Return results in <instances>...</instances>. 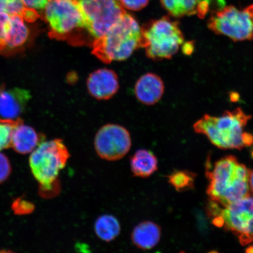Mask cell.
Segmentation results:
<instances>
[{
	"label": "cell",
	"instance_id": "16",
	"mask_svg": "<svg viewBox=\"0 0 253 253\" xmlns=\"http://www.w3.org/2000/svg\"><path fill=\"white\" fill-rule=\"evenodd\" d=\"M161 235L160 227L150 221H144L136 226L131 233V241L138 249L147 251L156 246Z\"/></svg>",
	"mask_w": 253,
	"mask_h": 253
},
{
	"label": "cell",
	"instance_id": "3",
	"mask_svg": "<svg viewBox=\"0 0 253 253\" xmlns=\"http://www.w3.org/2000/svg\"><path fill=\"white\" fill-rule=\"evenodd\" d=\"M141 28L126 12L103 36L93 41L92 52L104 63L125 61L141 47Z\"/></svg>",
	"mask_w": 253,
	"mask_h": 253
},
{
	"label": "cell",
	"instance_id": "18",
	"mask_svg": "<svg viewBox=\"0 0 253 253\" xmlns=\"http://www.w3.org/2000/svg\"><path fill=\"white\" fill-rule=\"evenodd\" d=\"M130 166L134 176L148 178L158 169L157 158L151 151L138 150L131 158Z\"/></svg>",
	"mask_w": 253,
	"mask_h": 253
},
{
	"label": "cell",
	"instance_id": "2",
	"mask_svg": "<svg viewBox=\"0 0 253 253\" xmlns=\"http://www.w3.org/2000/svg\"><path fill=\"white\" fill-rule=\"evenodd\" d=\"M251 119V116L237 107L219 117L205 115L195 123L194 128L220 149L241 150L253 144V135L245 131Z\"/></svg>",
	"mask_w": 253,
	"mask_h": 253
},
{
	"label": "cell",
	"instance_id": "14",
	"mask_svg": "<svg viewBox=\"0 0 253 253\" xmlns=\"http://www.w3.org/2000/svg\"><path fill=\"white\" fill-rule=\"evenodd\" d=\"M160 2L168 13L176 18L195 15L204 18L211 5V0H160Z\"/></svg>",
	"mask_w": 253,
	"mask_h": 253
},
{
	"label": "cell",
	"instance_id": "30",
	"mask_svg": "<svg viewBox=\"0 0 253 253\" xmlns=\"http://www.w3.org/2000/svg\"><path fill=\"white\" fill-rule=\"evenodd\" d=\"M246 252L247 253H253V246H252L251 247H249V248H248V249L246 250Z\"/></svg>",
	"mask_w": 253,
	"mask_h": 253
},
{
	"label": "cell",
	"instance_id": "29",
	"mask_svg": "<svg viewBox=\"0 0 253 253\" xmlns=\"http://www.w3.org/2000/svg\"><path fill=\"white\" fill-rule=\"evenodd\" d=\"M249 184L251 191L253 193V171L251 172V175H250Z\"/></svg>",
	"mask_w": 253,
	"mask_h": 253
},
{
	"label": "cell",
	"instance_id": "24",
	"mask_svg": "<svg viewBox=\"0 0 253 253\" xmlns=\"http://www.w3.org/2000/svg\"><path fill=\"white\" fill-rule=\"evenodd\" d=\"M125 9L131 11H140L148 4L149 0H120Z\"/></svg>",
	"mask_w": 253,
	"mask_h": 253
},
{
	"label": "cell",
	"instance_id": "28",
	"mask_svg": "<svg viewBox=\"0 0 253 253\" xmlns=\"http://www.w3.org/2000/svg\"><path fill=\"white\" fill-rule=\"evenodd\" d=\"M181 47L182 52L184 53L185 55H191L195 49L194 42L191 41V42L183 43Z\"/></svg>",
	"mask_w": 253,
	"mask_h": 253
},
{
	"label": "cell",
	"instance_id": "26",
	"mask_svg": "<svg viewBox=\"0 0 253 253\" xmlns=\"http://www.w3.org/2000/svg\"><path fill=\"white\" fill-rule=\"evenodd\" d=\"M50 0H23L25 7L37 10H45Z\"/></svg>",
	"mask_w": 253,
	"mask_h": 253
},
{
	"label": "cell",
	"instance_id": "20",
	"mask_svg": "<svg viewBox=\"0 0 253 253\" xmlns=\"http://www.w3.org/2000/svg\"><path fill=\"white\" fill-rule=\"evenodd\" d=\"M195 174L187 170H177L168 177L169 181L177 191L182 192L194 188Z\"/></svg>",
	"mask_w": 253,
	"mask_h": 253
},
{
	"label": "cell",
	"instance_id": "6",
	"mask_svg": "<svg viewBox=\"0 0 253 253\" xmlns=\"http://www.w3.org/2000/svg\"><path fill=\"white\" fill-rule=\"evenodd\" d=\"M211 202L208 213L214 225L231 231L243 246L253 243V198L251 195L224 209Z\"/></svg>",
	"mask_w": 253,
	"mask_h": 253
},
{
	"label": "cell",
	"instance_id": "25",
	"mask_svg": "<svg viewBox=\"0 0 253 253\" xmlns=\"http://www.w3.org/2000/svg\"><path fill=\"white\" fill-rule=\"evenodd\" d=\"M11 172V166L8 158L0 153V183L8 178Z\"/></svg>",
	"mask_w": 253,
	"mask_h": 253
},
{
	"label": "cell",
	"instance_id": "5",
	"mask_svg": "<svg viewBox=\"0 0 253 253\" xmlns=\"http://www.w3.org/2000/svg\"><path fill=\"white\" fill-rule=\"evenodd\" d=\"M71 155L61 139L41 141L32 152L30 166L35 178L43 189L50 191Z\"/></svg>",
	"mask_w": 253,
	"mask_h": 253
},
{
	"label": "cell",
	"instance_id": "13",
	"mask_svg": "<svg viewBox=\"0 0 253 253\" xmlns=\"http://www.w3.org/2000/svg\"><path fill=\"white\" fill-rule=\"evenodd\" d=\"M165 86L160 77L153 73L142 75L136 82L134 93L140 103L151 106L157 103L162 98Z\"/></svg>",
	"mask_w": 253,
	"mask_h": 253
},
{
	"label": "cell",
	"instance_id": "17",
	"mask_svg": "<svg viewBox=\"0 0 253 253\" xmlns=\"http://www.w3.org/2000/svg\"><path fill=\"white\" fill-rule=\"evenodd\" d=\"M10 35L6 49L5 55L19 52L24 48L30 36V31L25 24L24 18L20 15H11Z\"/></svg>",
	"mask_w": 253,
	"mask_h": 253
},
{
	"label": "cell",
	"instance_id": "12",
	"mask_svg": "<svg viewBox=\"0 0 253 253\" xmlns=\"http://www.w3.org/2000/svg\"><path fill=\"white\" fill-rule=\"evenodd\" d=\"M88 93L97 100H108L115 95L119 88L118 75L109 69L95 71L87 80Z\"/></svg>",
	"mask_w": 253,
	"mask_h": 253
},
{
	"label": "cell",
	"instance_id": "21",
	"mask_svg": "<svg viewBox=\"0 0 253 253\" xmlns=\"http://www.w3.org/2000/svg\"><path fill=\"white\" fill-rule=\"evenodd\" d=\"M11 24V15L0 11V54L5 55Z\"/></svg>",
	"mask_w": 253,
	"mask_h": 253
},
{
	"label": "cell",
	"instance_id": "31",
	"mask_svg": "<svg viewBox=\"0 0 253 253\" xmlns=\"http://www.w3.org/2000/svg\"><path fill=\"white\" fill-rule=\"evenodd\" d=\"M252 157L253 158V151H252Z\"/></svg>",
	"mask_w": 253,
	"mask_h": 253
},
{
	"label": "cell",
	"instance_id": "23",
	"mask_svg": "<svg viewBox=\"0 0 253 253\" xmlns=\"http://www.w3.org/2000/svg\"><path fill=\"white\" fill-rule=\"evenodd\" d=\"M25 6L23 0H0V11L21 16Z\"/></svg>",
	"mask_w": 253,
	"mask_h": 253
},
{
	"label": "cell",
	"instance_id": "11",
	"mask_svg": "<svg viewBox=\"0 0 253 253\" xmlns=\"http://www.w3.org/2000/svg\"><path fill=\"white\" fill-rule=\"evenodd\" d=\"M31 98L29 90L20 87H0V118L16 120Z\"/></svg>",
	"mask_w": 253,
	"mask_h": 253
},
{
	"label": "cell",
	"instance_id": "19",
	"mask_svg": "<svg viewBox=\"0 0 253 253\" xmlns=\"http://www.w3.org/2000/svg\"><path fill=\"white\" fill-rule=\"evenodd\" d=\"M94 232L100 239L110 242L119 236L121 232V225L115 216L103 214L95 221Z\"/></svg>",
	"mask_w": 253,
	"mask_h": 253
},
{
	"label": "cell",
	"instance_id": "1",
	"mask_svg": "<svg viewBox=\"0 0 253 253\" xmlns=\"http://www.w3.org/2000/svg\"><path fill=\"white\" fill-rule=\"evenodd\" d=\"M251 172L235 157L221 158L214 164L212 170L207 169V176L210 181L207 194L211 201L223 207L249 197Z\"/></svg>",
	"mask_w": 253,
	"mask_h": 253
},
{
	"label": "cell",
	"instance_id": "10",
	"mask_svg": "<svg viewBox=\"0 0 253 253\" xmlns=\"http://www.w3.org/2000/svg\"><path fill=\"white\" fill-rule=\"evenodd\" d=\"M94 148L101 158L109 161L122 159L131 147V138L124 126L107 124L101 127L95 136Z\"/></svg>",
	"mask_w": 253,
	"mask_h": 253
},
{
	"label": "cell",
	"instance_id": "9",
	"mask_svg": "<svg viewBox=\"0 0 253 253\" xmlns=\"http://www.w3.org/2000/svg\"><path fill=\"white\" fill-rule=\"evenodd\" d=\"M78 1L84 18L85 30L93 41L103 36L126 12L120 0Z\"/></svg>",
	"mask_w": 253,
	"mask_h": 253
},
{
	"label": "cell",
	"instance_id": "22",
	"mask_svg": "<svg viewBox=\"0 0 253 253\" xmlns=\"http://www.w3.org/2000/svg\"><path fill=\"white\" fill-rule=\"evenodd\" d=\"M20 119L9 120L0 118V151L11 145L12 129Z\"/></svg>",
	"mask_w": 253,
	"mask_h": 253
},
{
	"label": "cell",
	"instance_id": "8",
	"mask_svg": "<svg viewBox=\"0 0 253 253\" xmlns=\"http://www.w3.org/2000/svg\"><path fill=\"white\" fill-rule=\"evenodd\" d=\"M208 27L234 42L253 40V4L243 8L227 5L211 12Z\"/></svg>",
	"mask_w": 253,
	"mask_h": 253
},
{
	"label": "cell",
	"instance_id": "27",
	"mask_svg": "<svg viewBox=\"0 0 253 253\" xmlns=\"http://www.w3.org/2000/svg\"><path fill=\"white\" fill-rule=\"evenodd\" d=\"M21 17L28 23H33L39 18L40 15L36 9L25 7L22 12Z\"/></svg>",
	"mask_w": 253,
	"mask_h": 253
},
{
	"label": "cell",
	"instance_id": "15",
	"mask_svg": "<svg viewBox=\"0 0 253 253\" xmlns=\"http://www.w3.org/2000/svg\"><path fill=\"white\" fill-rule=\"evenodd\" d=\"M40 136L36 131L31 126L24 125L20 119L12 129L11 145L19 153H31L40 143Z\"/></svg>",
	"mask_w": 253,
	"mask_h": 253
},
{
	"label": "cell",
	"instance_id": "4",
	"mask_svg": "<svg viewBox=\"0 0 253 253\" xmlns=\"http://www.w3.org/2000/svg\"><path fill=\"white\" fill-rule=\"evenodd\" d=\"M141 30V47L154 61L171 59L184 43L179 22L167 16L150 22Z\"/></svg>",
	"mask_w": 253,
	"mask_h": 253
},
{
	"label": "cell",
	"instance_id": "7",
	"mask_svg": "<svg viewBox=\"0 0 253 253\" xmlns=\"http://www.w3.org/2000/svg\"><path fill=\"white\" fill-rule=\"evenodd\" d=\"M49 37L75 42L78 33L85 31L84 21L78 0H50L45 9Z\"/></svg>",
	"mask_w": 253,
	"mask_h": 253
}]
</instances>
